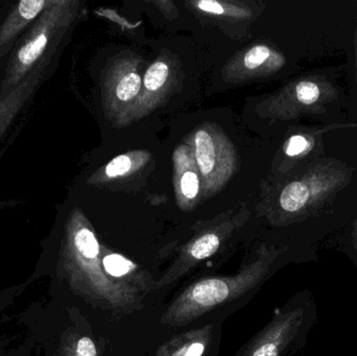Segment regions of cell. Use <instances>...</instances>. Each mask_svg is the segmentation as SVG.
<instances>
[{
	"mask_svg": "<svg viewBox=\"0 0 357 356\" xmlns=\"http://www.w3.org/2000/svg\"><path fill=\"white\" fill-rule=\"evenodd\" d=\"M199 178L197 173L187 171L181 179V190L187 199H195L199 192Z\"/></svg>",
	"mask_w": 357,
	"mask_h": 356,
	"instance_id": "2e32d148",
	"label": "cell"
},
{
	"mask_svg": "<svg viewBox=\"0 0 357 356\" xmlns=\"http://www.w3.org/2000/svg\"><path fill=\"white\" fill-rule=\"evenodd\" d=\"M52 0H21L0 8V75L17 42Z\"/></svg>",
	"mask_w": 357,
	"mask_h": 356,
	"instance_id": "277c9868",
	"label": "cell"
},
{
	"mask_svg": "<svg viewBox=\"0 0 357 356\" xmlns=\"http://www.w3.org/2000/svg\"><path fill=\"white\" fill-rule=\"evenodd\" d=\"M140 87H142V79L136 73H130L126 75L116 88L117 98L123 102L131 100L139 93Z\"/></svg>",
	"mask_w": 357,
	"mask_h": 356,
	"instance_id": "7c38bea8",
	"label": "cell"
},
{
	"mask_svg": "<svg viewBox=\"0 0 357 356\" xmlns=\"http://www.w3.org/2000/svg\"><path fill=\"white\" fill-rule=\"evenodd\" d=\"M354 61H356V87H357V18H356V33H354Z\"/></svg>",
	"mask_w": 357,
	"mask_h": 356,
	"instance_id": "ffe728a7",
	"label": "cell"
},
{
	"mask_svg": "<svg viewBox=\"0 0 357 356\" xmlns=\"http://www.w3.org/2000/svg\"><path fill=\"white\" fill-rule=\"evenodd\" d=\"M204 349H205V347H204L202 343H195V344L191 345V346L187 349L184 356H202L204 353Z\"/></svg>",
	"mask_w": 357,
	"mask_h": 356,
	"instance_id": "d6986e66",
	"label": "cell"
},
{
	"mask_svg": "<svg viewBox=\"0 0 357 356\" xmlns=\"http://www.w3.org/2000/svg\"><path fill=\"white\" fill-rule=\"evenodd\" d=\"M274 259H260L245 273L235 278H213L197 282L189 288L175 307L176 316L190 317L224 302L229 297L243 292L262 277Z\"/></svg>",
	"mask_w": 357,
	"mask_h": 356,
	"instance_id": "3957f363",
	"label": "cell"
},
{
	"mask_svg": "<svg viewBox=\"0 0 357 356\" xmlns=\"http://www.w3.org/2000/svg\"><path fill=\"white\" fill-rule=\"evenodd\" d=\"M102 263H104L107 273L114 276V277L126 275L134 268L131 261H127L119 254L107 255L102 261Z\"/></svg>",
	"mask_w": 357,
	"mask_h": 356,
	"instance_id": "4fadbf2b",
	"label": "cell"
},
{
	"mask_svg": "<svg viewBox=\"0 0 357 356\" xmlns=\"http://www.w3.org/2000/svg\"><path fill=\"white\" fill-rule=\"evenodd\" d=\"M303 318L302 309H296L283 315L272 324L251 356H279L297 334Z\"/></svg>",
	"mask_w": 357,
	"mask_h": 356,
	"instance_id": "8992f818",
	"label": "cell"
},
{
	"mask_svg": "<svg viewBox=\"0 0 357 356\" xmlns=\"http://www.w3.org/2000/svg\"><path fill=\"white\" fill-rule=\"evenodd\" d=\"M169 77V67L163 62H157L146 71L144 86L150 91H156L165 85Z\"/></svg>",
	"mask_w": 357,
	"mask_h": 356,
	"instance_id": "8fae6325",
	"label": "cell"
},
{
	"mask_svg": "<svg viewBox=\"0 0 357 356\" xmlns=\"http://www.w3.org/2000/svg\"><path fill=\"white\" fill-rule=\"evenodd\" d=\"M96 347L91 339L82 338L77 345V356H96Z\"/></svg>",
	"mask_w": 357,
	"mask_h": 356,
	"instance_id": "e0dca14e",
	"label": "cell"
},
{
	"mask_svg": "<svg viewBox=\"0 0 357 356\" xmlns=\"http://www.w3.org/2000/svg\"><path fill=\"white\" fill-rule=\"evenodd\" d=\"M349 169L331 162L318 163L302 179L291 182L281 192L280 206L293 215L314 210L349 181Z\"/></svg>",
	"mask_w": 357,
	"mask_h": 356,
	"instance_id": "7a4b0ae2",
	"label": "cell"
},
{
	"mask_svg": "<svg viewBox=\"0 0 357 356\" xmlns=\"http://www.w3.org/2000/svg\"><path fill=\"white\" fill-rule=\"evenodd\" d=\"M52 59L54 56L43 61L16 89L0 100V140L8 133L25 109L31 105L39 88L50 77Z\"/></svg>",
	"mask_w": 357,
	"mask_h": 356,
	"instance_id": "5b68a950",
	"label": "cell"
},
{
	"mask_svg": "<svg viewBox=\"0 0 357 356\" xmlns=\"http://www.w3.org/2000/svg\"><path fill=\"white\" fill-rule=\"evenodd\" d=\"M195 157L203 175H209L214 167L215 152L213 140L205 131H199L195 135Z\"/></svg>",
	"mask_w": 357,
	"mask_h": 356,
	"instance_id": "ba28073f",
	"label": "cell"
},
{
	"mask_svg": "<svg viewBox=\"0 0 357 356\" xmlns=\"http://www.w3.org/2000/svg\"><path fill=\"white\" fill-rule=\"evenodd\" d=\"M271 54H272V52L266 46H255V47L252 48L245 54V67L249 69L257 68V67L261 66L264 63H266L271 58Z\"/></svg>",
	"mask_w": 357,
	"mask_h": 356,
	"instance_id": "5bb4252c",
	"label": "cell"
},
{
	"mask_svg": "<svg viewBox=\"0 0 357 356\" xmlns=\"http://www.w3.org/2000/svg\"><path fill=\"white\" fill-rule=\"evenodd\" d=\"M75 245L82 256L96 259L100 253V245L96 235L87 228H82L75 235Z\"/></svg>",
	"mask_w": 357,
	"mask_h": 356,
	"instance_id": "9c48e42d",
	"label": "cell"
},
{
	"mask_svg": "<svg viewBox=\"0 0 357 356\" xmlns=\"http://www.w3.org/2000/svg\"><path fill=\"white\" fill-rule=\"evenodd\" d=\"M199 8H201L202 10L212 13V14H222V13H224V8L216 1L203 0V1L199 2Z\"/></svg>",
	"mask_w": 357,
	"mask_h": 356,
	"instance_id": "ac0fdd59",
	"label": "cell"
},
{
	"mask_svg": "<svg viewBox=\"0 0 357 356\" xmlns=\"http://www.w3.org/2000/svg\"><path fill=\"white\" fill-rule=\"evenodd\" d=\"M66 3L52 0L17 42L0 75V100L16 89L40 64L54 56L68 23Z\"/></svg>",
	"mask_w": 357,
	"mask_h": 356,
	"instance_id": "6da1fadb",
	"label": "cell"
},
{
	"mask_svg": "<svg viewBox=\"0 0 357 356\" xmlns=\"http://www.w3.org/2000/svg\"><path fill=\"white\" fill-rule=\"evenodd\" d=\"M220 247V238L213 233L206 234L197 240L191 247L190 256L193 261H203L211 256Z\"/></svg>",
	"mask_w": 357,
	"mask_h": 356,
	"instance_id": "30bf717a",
	"label": "cell"
},
{
	"mask_svg": "<svg viewBox=\"0 0 357 356\" xmlns=\"http://www.w3.org/2000/svg\"><path fill=\"white\" fill-rule=\"evenodd\" d=\"M322 134V131H312V134H295L287 140L285 154L289 158H302L310 153H316Z\"/></svg>",
	"mask_w": 357,
	"mask_h": 356,
	"instance_id": "52a82bcc",
	"label": "cell"
},
{
	"mask_svg": "<svg viewBox=\"0 0 357 356\" xmlns=\"http://www.w3.org/2000/svg\"><path fill=\"white\" fill-rule=\"evenodd\" d=\"M354 238H356V248H357V223L356 226V231H354Z\"/></svg>",
	"mask_w": 357,
	"mask_h": 356,
	"instance_id": "44dd1931",
	"label": "cell"
},
{
	"mask_svg": "<svg viewBox=\"0 0 357 356\" xmlns=\"http://www.w3.org/2000/svg\"><path fill=\"white\" fill-rule=\"evenodd\" d=\"M132 162L131 159L125 155L116 157L113 159L106 167V173L108 177L114 178L119 176L125 175L128 171L131 169Z\"/></svg>",
	"mask_w": 357,
	"mask_h": 356,
	"instance_id": "9a60e30c",
	"label": "cell"
}]
</instances>
